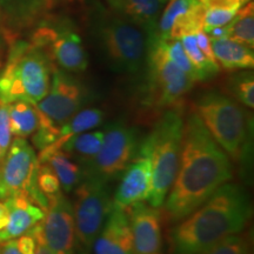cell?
Here are the masks:
<instances>
[{"label": "cell", "instance_id": "14", "mask_svg": "<svg viewBox=\"0 0 254 254\" xmlns=\"http://www.w3.org/2000/svg\"><path fill=\"white\" fill-rule=\"evenodd\" d=\"M205 11L199 0H167L154 34L164 40L196 34L204 31Z\"/></svg>", "mask_w": 254, "mask_h": 254}, {"label": "cell", "instance_id": "30", "mask_svg": "<svg viewBox=\"0 0 254 254\" xmlns=\"http://www.w3.org/2000/svg\"><path fill=\"white\" fill-rule=\"evenodd\" d=\"M37 184L40 192L45 195L49 204L51 200L56 199L63 193L58 177L53 172L52 168L46 164H39V166H38Z\"/></svg>", "mask_w": 254, "mask_h": 254}, {"label": "cell", "instance_id": "32", "mask_svg": "<svg viewBox=\"0 0 254 254\" xmlns=\"http://www.w3.org/2000/svg\"><path fill=\"white\" fill-rule=\"evenodd\" d=\"M237 8L227 7H208L205 11L204 32L214 27H221L227 25L237 14Z\"/></svg>", "mask_w": 254, "mask_h": 254}, {"label": "cell", "instance_id": "36", "mask_svg": "<svg viewBox=\"0 0 254 254\" xmlns=\"http://www.w3.org/2000/svg\"><path fill=\"white\" fill-rule=\"evenodd\" d=\"M28 231L31 232L32 236L34 237V239H36V243H37L36 252H34V254H52V253H51V251L47 249L45 241H44L43 231H41V224H40V222H38L37 225H34V226Z\"/></svg>", "mask_w": 254, "mask_h": 254}, {"label": "cell", "instance_id": "35", "mask_svg": "<svg viewBox=\"0 0 254 254\" xmlns=\"http://www.w3.org/2000/svg\"><path fill=\"white\" fill-rule=\"evenodd\" d=\"M205 8L208 7H227L239 9L252 0H199Z\"/></svg>", "mask_w": 254, "mask_h": 254}, {"label": "cell", "instance_id": "22", "mask_svg": "<svg viewBox=\"0 0 254 254\" xmlns=\"http://www.w3.org/2000/svg\"><path fill=\"white\" fill-rule=\"evenodd\" d=\"M63 0H0V12L11 23L30 24Z\"/></svg>", "mask_w": 254, "mask_h": 254}, {"label": "cell", "instance_id": "31", "mask_svg": "<svg viewBox=\"0 0 254 254\" xmlns=\"http://www.w3.org/2000/svg\"><path fill=\"white\" fill-rule=\"evenodd\" d=\"M164 47L166 50V53L172 62L176 64V65L182 69L183 72H185L189 77L192 79L193 81H198V78H196L195 69L193 67L192 63L190 62L189 57H187L185 50L180 43L179 39H168L164 40Z\"/></svg>", "mask_w": 254, "mask_h": 254}, {"label": "cell", "instance_id": "6", "mask_svg": "<svg viewBox=\"0 0 254 254\" xmlns=\"http://www.w3.org/2000/svg\"><path fill=\"white\" fill-rule=\"evenodd\" d=\"M193 111L230 159L238 164L250 161V119L236 100L207 92L195 100Z\"/></svg>", "mask_w": 254, "mask_h": 254}, {"label": "cell", "instance_id": "34", "mask_svg": "<svg viewBox=\"0 0 254 254\" xmlns=\"http://www.w3.org/2000/svg\"><path fill=\"white\" fill-rule=\"evenodd\" d=\"M195 39H196V44H198V47L200 49V51L204 53V56L206 57V58H207L212 64L218 65L217 60H215V58H214L213 50H212L211 39H209L207 34H206L204 31H200L195 34Z\"/></svg>", "mask_w": 254, "mask_h": 254}, {"label": "cell", "instance_id": "12", "mask_svg": "<svg viewBox=\"0 0 254 254\" xmlns=\"http://www.w3.org/2000/svg\"><path fill=\"white\" fill-rule=\"evenodd\" d=\"M32 44L44 50L60 69L81 73L88 67V57L79 34L69 21H60L56 26L38 28Z\"/></svg>", "mask_w": 254, "mask_h": 254}, {"label": "cell", "instance_id": "2", "mask_svg": "<svg viewBox=\"0 0 254 254\" xmlns=\"http://www.w3.org/2000/svg\"><path fill=\"white\" fill-rule=\"evenodd\" d=\"M252 215L243 186L226 183L202 205L178 221L170 232V254H199L227 237L240 233Z\"/></svg>", "mask_w": 254, "mask_h": 254}, {"label": "cell", "instance_id": "16", "mask_svg": "<svg viewBox=\"0 0 254 254\" xmlns=\"http://www.w3.org/2000/svg\"><path fill=\"white\" fill-rule=\"evenodd\" d=\"M138 153V158L133 159L122 174V182L112 199L114 207L126 209L147 199L152 182L151 159L144 152Z\"/></svg>", "mask_w": 254, "mask_h": 254}, {"label": "cell", "instance_id": "4", "mask_svg": "<svg viewBox=\"0 0 254 254\" xmlns=\"http://www.w3.org/2000/svg\"><path fill=\"white\" fill-rule=\"evenodd\" d=\"M184 112L182 106L171 107L155 122L152 131L139 150L150 157L152 164V182L147 200L152 207L164 205L176 178L182 150L184 128Z\"/></svg>", "mask_w": 254, "mask_h": 254}, {"label": "cell", "instance_id": "38", "mask_svg": "<svg viewBox=\"0 0 254 254\" xmlns=\"http://www.w3.org/2000/svg\"><path fill=\"white\" fill-rule=\"evenodd\" d=\"M9 220V209L4 200H0V231L7 226Z\"/></svg>", "mask_w": 254, "mask_h": 254}, {"label": "cell", "instance_id": "24", "mask_svg": "<svg viewBox=\"0 0 254 254\" xmlns=\"http://www.w3.org/2000/svg\"><path fill=\"white\" fill-rule=\"evenodd\" d=\"M40 117L36 105L27 101H14L8 104V123L12 135L26 139L37 131Z\"/></svg>", "mask_w": 254, "mask_h": 254}, {"label": "cell", "instance_id": "18", "mask_svg": "<svg viewBox=\"0 0 254 254\" xmlns=\"http://www.w3.org/2000/svg\"><path fill=\"white\" fill-rule=\"evenodd\" d=\"M4 201L8 206L9 220L7 226L0 231V244L23 236L45 217L46 211L26 194L9 196Z\"/></svg>", "mask_w": 254, "mask_h": 254}, {"label": "cell", "instance_id": "37", "mask_svg": "<svg viewBox=\"0 0 254 254\" xmlns=\"http://www.w3.org/2000/svg\"><path fill=\"white\" fill-rule=\"evenodd\" d=\"M0 254H24L18 249L15 239L0 244Z\"/></svg>", "mask_w": 254, "mask_h": 254}, {"label": "cell", "instance_id": "25", "mask_svg": "<svg viewBox=\"0 0 254 254\" xmlns=\"http://www.w3.org/2000/svg\"><path fill=\"white\" fill-rule=\"evenodd\" d=\"M105 120V112L97 107H87L78 111L67 122L63 124L59 128V138L51 146L59 147L64 141L73 135L92 131L95 127L100 126Z\"/></svg>", "mask_w": 254, "mask_h": 254}, {"label": "cell", "instance_id": "10", "mask_svg": "<svg viewBox=\"0 0 254 254\" xmlns=\"http://www.w3.org/2000/svg\"><path fill=\"white\" fill-rule=\"evenodd\" d=\"M139 150L135 127L116 120L104 131V142L94 159L82 167L84 177H93L109 184L123 174Z\"/></svg>", "mask_w": 254, "mask_h": 254}, {"label": "cell", "instance_id": "11", "mask_svg": "<svg viewBox=\"0 0 254 254\" xmlns=\"http://www.w3.org/2000/svg\"><path fill=\"white\" fill-rule=\"evenodd\" d=\"M50 90L36 104L41 118L51 125L60 127L91 100L90 90L84 82L68 72L53 68Z\"/></svg>", "mask_w": 254, "mask_h": 254}, {"label": "cell", "instance_id": "1", "mask_svg": "<svg viewBox=\"0 0 254 254\" xmlns=\"http://www.w3.org/2000/svg\"><path fill=\"white\" fill-rule=\"evenodd\" d=\"M233 177L232 163L194 111L184 119L179 165L165 199L171 221L178 222L202 205Z\"/></svg>", "mask_w": 254, "mask_h": 254}, {"label": "cell", "instance_id": "13", "mask_svg": "<svg viewBox=\"0 0 254 254\" xmlns=\"http://www.w3.org/2000/svg\"><path fill=\"white\" fill-rule=\"evenodd\" d=\"M43 238L52 254H75V224L73 205L62 193L51 200L40 221Z\"/></svg>", "mask_w": 254, "mask_h": 254}, {"label": "cell", "instance_id": "7", "mask_svg": "<svg viewBox=\"0 0 254 254\" xmlns=\"http://www.w3.org/2000/svg\"><path fill=\"white\" fill-rule=\"evenodd\" d=\"M145 66H147L148 103L161 109L180 106L194 81L168 58L163 39L155 34L148 36Z\"/></svg>", "mask_w": 254, "mask_h": 254}, {"label": "cell", "instance_id": "9", "mask_svg": "<svg viewBox=\"0 0 254 254\" xmlns=\"http://www.w3.org/2000/svg\"><path fill=\"white\" fill-rule=\"evenodd\" d=\"M38 166L39 163L34 148L26 139L15 138L0 165V200L26 194L44 211H47L49 201L37 184Z\"/></svg>", "mask_w": 254, "mask_h": 254}, {"label": "cell", "instance_id": "21", "mask_svg": "<svg viewBox=\"0 0 254 254\" xmlns=\"http://www.w3.org/2000/svg\"><path fill=\"white\" fill-rule=\"evenodd\" d=\"M211 44L218 65L225 71H243L254 67L252 47L228 38L211 40Z\"/></svg>", "mask_w": 254, "mask_h": 254}, {"label": "cell", "instance_id": "23", "mask_svg": "<svg viewBox=\"0 0 254 254\" xmlns=\"http://www.w3.org/2000/svg\"><path fill=\"white\" fill-rule=\"evenodd\" d=\"M103 142L104 131H87L71 136L57 148H60L75 163L80 164L81 167H84L93 160L100 151Z\"/></svg>", "mask_w": 254, "mask_h": 254}, {"label": "cell", "instance_id": "17", "mask_svg": "<svg viewBox=\"0 0 254 254\" xmlns=\"http://www.w3.org/2000/svg\"><path fill=\"white\" fill-rule=\"evenodd\" d=\"M94 254H134L126 209L112 206L93 245Z\"/></svg>", "mask_w": 254, "mask_h": 254}, {"label": "cell", "instance_id": "27", "mask_svg": "<svg viewBox=\"0 0 254 254\" xmlns=\"http://www.w3.org/2000/svg\"><path fill=\"white\" fill-rule=\"evenodd\" d=\"M180 43L185 50L190 62L192 63L193 67L195 69L196 78L198 81H205L208 79L213 78L215 74H218L220 71V66L212 64L209 60L204 56V53L200 51L196 44L195 34L192 36H185L180 38Z\"/></svg>", "mask_w": 254, "mask_h": 254}, {"label": "cell", "instance_id": "8", "mask_svg": "<svg viewBox=\"0 0 254 254\" xmlns=\"http://www.w3.org/2000/svg\"><path fill=\"white\" fill-rule=\"evenodd\" d=\"M73 213L75 224V252L90 254L107 215L112 209L107 183L85 176L75 187Z\"/></svg>", "mask_w": 254, "mask_h": 254}, {"label": "cell", "instance_id": "5", "mask_svg": "<svg viewBox=\"0 0 254 254\" xmlns=\"http://www.w3.org/2000/svg\"><path fill=\"white\" fill-rule=\"evenodd\" d=\"M53 68L44 50L32 43L15 44L0 72V103L23 100L38 104L50 90Z\"/></svg>", "mask_w": 254, "mask_h": 254}, {"label": "cell", "instance_id": "20", "mask_svg": "<svg viewBox=\"0 0 254 254\" xmlns=\"http://www.w3.org/2000/svg\"><path fill=\"white\" fill-rule=\"evenodd\" d=\"M38 163L46 164L52 168L58 177L60 186L65 194H69L84 179V170L81 165L75 163L60 148L49 146L39 151Z\"/></svg>", "mask_w": 254, "mask_h": 254}, {"label": "cell", "instance_id": "15", "mask_svg": "<svg viewBox=\"0 0 254 254\" xmlns=\"http://www.w3.org/2000/svg\"><path fill=\"white\" fill-rule=\"evenodd\" d=\"M131 226L134 254H161L163 232L159 208L136 202L126 208Z\"/></svg>", "mask_w": 254, "mask_h": 254}, {"label": "cell", "instance_id": "29", "mask_svg": "<svg viewBox=\"0 0 254 254\" xmlns=\"http://www.w3.org/2000/svg\"><path fill=\"white\" fill-rule=\"evenodd\" d=\"M199 254H252V251L247 236H240L238 233L219 241L211 249Z\"/></svg>", "mask_w": 254, "mask_h": 254}, {"label": "cell", "instance_id": "33", "mask_svg": "<svg viewBox=\"0 0 254 254\" xmlns=\"http://www.w3.org/2000/svg\"><path fill=\"white\" fill-rule=\"evenodd\" d=\"M12 142V133L8 123V104L0 103V165L7 154Z\"/></svg>", "mask_w": 254, "mask_h": 254}, {"label": "cell", "instance_id": "26", "mask_svg": "<svg viewBox=\"0 0 254 254\" xmlns=\"http://www.w3.org/2000/svg\"><path fill=\"white\" fill-rule=\"evenodd\" d=\"M227 38L250 47H254V4L249 1L238 9L237 14L226 25Z\"/></svg>", "mask_w": 254, "mask_h": 254}, {"label": "cell", "instance_id": "19", "mask_svg": "<svg viewBox=\"0 0 254 254\" xmlns=\"http://www.w3.org/2000/svg\"><path fill=\"white\" fill-rule=\"evenodd\" d=\"M110 8L152 36L167 0H106Z\"/></svg>", "mask_w": 254, "mask_h": 254}, {"label": "cell", "instance_id": "28", "mask_svg": "<svg viewBox=\"0 0 254 254\" xmlns=\"http://www.w3.org/2000/svg\"><path fill=\"white\" fill-rule=\"evenodd\" d=\"M227 90L238 103L246 107H254V75L252 72L244 71L231 75L227 80Z\"/></svg>", "mask_w": 254, "mask_h": 254}, {"label": "cell", "instance_id": "3", "mask_svg": "<svg viewBox=\"0 0 254 254\" xmlns=\"http://www.w3.org/2000/svg\"><path fill=\"white\" fill-rule=\"evenodd\" d=\"M88 30L113 72L134 75L144 68L148 37L140 27L113 9L94 2L88 14Z\"/></svg>", "mask_w": 254, "mask_h": 254}]
</instances>
